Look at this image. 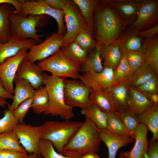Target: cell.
<instances>
[{"mask_svg": "<svg viewBox=\"0 0 158 158\" xmlns=\"http://www.w3.org/2000/svg\"><path fill=\"white\" fill-rule=\"evenodd\" d=\"M158 75L153 68L145 63L135 71L129 82L131 86L135 87Z\"/></svg>", "mask_w": 158, "mask_h": 158, "instance_id": "obj_33", "label": "cell"}, {"mask_svg": "<svg viewBox=\"0 0 158 158\" xmlns=\"http://www.w3.org/2000/svg\"><path fill=\"white\" fill-rule=\"evenodd\" d=\"M33 98L28 99L21 103L13 112L19 123H23V120L29 109L32 107Z\"/></svg>", "mask_w": 158, "mask_h": 158, "instance_id": "obj_43", "label": "cell"}, {"mask_svg": "<svg viewBox=\"0 0 158 158\" xmlns=\"http://www.w3.org/2000/svg\"><path fill=\"white\" fill-rule=\"evenodd\" d=\"M38 44L30 39H24L11 36L8 42H0V64L6 59L14 56L23 48L30 49L33 46Z\"/></svg>", "mask_w": 158, "mask_h": 158, "instance_id": "obj_19", "label": "cell"}, {"mask_svg": "<svg viewBox=\"0 0 158 158\" xmlns=\"http://www.w3.org/2000/svg\"><path fill=\"white\" fill-rule=\"evenodd\" d=\"M32 98V108L33 112L37 114L44 113L49 102L47 92L44 86L42 85L37 89Z\"/></svg>", "mask_w": 158, "mask_h": 158, "instance_id": "obj_38", "label": "cell"}, {"mask_svg": "<svg viewBox=\"0 0 158 158\" xmlns=\"http://www.w3.org/2000/svg\"><path fill=\"white\" fill-rule=\"evenodd\" d=\"M80 158H101L96 153H90L83 155Z\"/></svg>", "mask_w": 158, "mask_h": 158, "instance_id": "obj_52", "label": "cell"}, {"mask_svg": "<svg viewBox=\"0 0 158 158\" xmlns=\"http://www.w3.org/2000/svg\"><path fill=\"white\" fill-rule=\"evenodd\" d=\"M62 34L54 33L40 43L32 46L25 59L32 63L44 60L57 52L63 43Z\"/></svg>", "mask_w": 158, "mask_h": 158, "instance_id": "obj_10", "label": "cell"}, {"mask_svg": "<svg viewBox=\"0 0 158 158\" xmlns=\"http://www.w3.org/2000/svg\"><path fill=\"white\" fill-rule=\"evenodd\" d=\"M100 56L104 61L103 68L114 70L121 59L123 54L118 44L115 43L101 47Z\"/></svg>", "mask_w": 158, "mask_h": 158, "instance_id": "obj_22", "label": "cell"}, {"mask_svg": "<svg viewBox=\"0 0 158 158\" xmlns=\"http://www.w3.org/2000/svg\"><path fill=\"white\" fill-rule=\"evenodd\" d=\"M50 141L41 139L39 146L40 154L43 158H80L83 155L73 151L63 150V155L57 152Z\"/></svg>", "mask_w": 158, "mask_h": 158, "instance_id": "obj_27", "label": "cell"}, {"mask_svg": "<svg viewBox=\"0 0 158 158\" xmlns=\"http://www.w3.org/2000/svg\"><path fill=\"white\" fill-rule=\"evenodd\" d=\"M14 9V6L8 3L0 4V42L2 43L8 42L11 36L8 16Z\"/></svg>", "mask_w": 158, "mask_h": 158, "instance_id": "obj_29", "label": "cell"}, {"mask_svg": "<svg viewBox=\"0 0 158 158\" xmlns=\"http://www.w3.org/2000/svg\"><path fill=\"white\" fill-rule=\"evenodd\" d=\"M83 122L70 121H47L41 125V139L51 141L63 155L65 146L82 125Z\"/></svg>", "mask_w": 158, "mask_h": 158, "instance_id": "obj_4", "label": "cell"}, {"mask_svg": "<svg viewBox=\"0 0 158 158\" xmlns=\"http://www.w3.org/2000/svg\"><path fill=\"white\" fill-rule=\"evenodd\" d=\"M134 88L143 94L158 93V75Z\"/></svg>", "mask_w": 158, "mask_h": 158, "instance_id": "obj_44", "label": "cell"}, {"mask_svg": "<svg viewBox=\"0 0 158 158\" xmlns=\"http://www.w3.org/2000/svg\"><path fill=\"white\" fill-rule=\"evenodd\" d=\"M140 123L152 133L151 140H158V105L153 104L138 115Z\"/></svg>", "mask_w": 158, "mask_h": 158, "instance_id": "obj_26", "label": "cell"}, {"mask_svg": "<svg viewBox=\"0 0 158 158\" xmlns=\"http://www.w3.org/2000/svg\"><path fill=\"white\" fill-rule=\"evenodd\" d=\"M18 123L12 111L8 109L5 110L3 117L0 118V134L13 130Z\"/></svg>", "mask_w": 158, "mask_h": 158, "instance_id": "obj_41", "label": "cell"}, {"mask_svg": "<svg viewBox=\"0 0 158 158\" xmlns=\"http://www.w3.org/2000/svg\"><path fill=\"white\" fill-rule=\"evenodd\" d=\"M129 109L137 115L154 104L141 92L130 86L129 91Z\"/></svg>", "mask_w": 158, "mask_h": 158, "instance_id": "obj_24", "label": "cell"}, {"mask_svg": "<svg viewBox=\"0 0 158 158\" xmlns=\"http://www.w3.org/2000/svg\"><path fill=\"white\" fill-rule=\"evenodd\" d=\"M63 84L64 99L67 105L82 109L90 104V96L91 89L82 81L65 79L63 80Z\"/></svg>", "mask_w": 158, "mask_h": 158, "instance_id": "obj_8", "label": "cell"}, {"mask_svg": "<svg viewBox=\"0 0 158 158\" xmlns=\"http://www.w3.org/2000/svg\"><path fill=\"white\" fill-rule=\"evenodd\" d=\"M22 6L20 15L26 17L28 15L33 16L45 15L53 18L56 21L58 26L57 33L62 34L64 31L63 10L55 9L50 6L43 0H19Z\"/></svg>", "mask_w": 158, "mask_h": 158, "instance_id": "obj_9", "label": "cell"}, {"mask_svg": "<svg viewBox=\"0 0 158 158\" xmlns=\"http://www.w3.org/2000/svg\"><path fill=\"white\" fill-rule=\"evenodd\" d=\"M43 71L63 80L68 78H78L81 66L67 58L62 49L49 57L37 63Z\"/></svg>", "mask_w": 158, "mask_h": 158, "instance_id": "obj_6", "label": "cell"}, {"mask_svg": "<svg viewBox=\"0 0 158 158\" xmlns=\"http://www.w3.org/2000/svg\"><path fill=\"white\" fill-rule=\"evenodd\" d=\"M81 114L93 122L98 128H106L107 124L106 113L96 104H90L86 108L82 109Z\"/></svg>", "mask_w": 158, "mask_h": 158, "instance_id": "obj_31", "label": "cell"}, {"mask_svg": "<svg viewBox=\"0 0 158 158\" xmlns=\"http://www.w3.org/2000/svg\"><path fill=\"white\" fill-rule=\"evenodd\" d=\"M13 95L6 90L4 84L0 79V97L5 99H13Z\"/></svg>", "mask_w": 158, "mask_h": 158, "instance_id": "obj_50", "label": "cell"}, {"mask_svg": "<svg viewBox=\"0 0 158 158\" xmlns=\"http://www.w3.org/2000/svg\"><path fill=\"white\" fill-rule=\"evenodd\" d=\"M63 80L44 73L42 83L49 97L47 107L44 114L69 120L74 117V114L73 108L67 105L64 101Z\"/></svg>", "mask_w": 158, "mask_h": 158, "instance_id": "obj_2", "label": "cell"}, {"mask_svg": "<svg viewBox=\"0 0 158 158\" xmlns=\"http://www.w3.org/2000/svg\"><path fill=\"white\" fill-rule=\"evenodd\" d=\"M116 113L128 130L131 138L135 139V132L140 124L138 115L130 109Z\"/></svg>", "mask_w": 158, "mask_h": 158, "instance_id": "obj_39", "label": "cell"}, {"mask_svg": "<svg viewBox=\"0 0 158 158\" xmlns=\"http://www.w3.org/2000/svg\"><path fill=\"white\" fill-rule=\"evenodd\" d=\"M158 20V1L144 0L133 23L128 30L138 32L152 27Z\"/></svg>", "mask_w": 158, "mask_h": 158, "instance_id": "obj_12", "label": "cell"}, {"mask_svg": "<svg viewBox=\"0 0 158 158\" xmlns=\"http://www.w3.org/2000/svg\"><path fill=\"white\" fill-rule=\"evenodd\" d=\"M148 131L147 127L140 123L135 133L133 147L130 150L121 151L120 158H146L149 143L147 139Z\"/></svg>", "mask_w": 158, "mask_h": 158, "instance_id": "obj_16", "label": "cell"}, {"mask_svg": "<svg viewBox=\"0 0 158 158\" xmlns=\"http://www.w3.org/2000/svg\"><path fill=\"white\" fill-rule=\"evenodd\" d=\"M92 34L89 30L83 31L78 35L74 41L87 52L92 50L97 44L92 36Z\"/></svg>", "mask_w": 158, "mask_h": 158, "instance_id": "obj_40", "label": "cell"}, {"mask_svg": "<svg viewBox=\"0 0 158 158\" xmlns=\"http://www.w3.org/2000/svg\"><path fill=\"white\" fill-rule=\"evenodd\" d=\"M143 39L135 32L128 30L117 41L113 42L118 45L123 53L141 51Z\"/></svg>", "mask_w": 158, "mask_h": 158, "instance_id": "obj_23", "label": "cell"}, {"mask_svg": "<svg viewBox=\"0 0 158 158\" xmlns=\"http://www.w3.org/2000/svg\"><path fill=\"white\" fill-rule=\"evenodd\" d=\"M62 49L64 55L67 58L81 66L84 64L87 56V52L74 41L63 47Z\"/></svg>", "mask_w": 158, "mask_h": 158, "instance_id": "obj_34", "label": "cell"}, {"mask_svg": "<svg viewBox=\"0 0 158 158\" xmlns=\"http://www.w3.org/2000/svg\"><path fill=\"white\" fill-rule=\"evenodd\" d=\"M114 70L105 67L100 72H90L79 74L78 77L91 89L106 90L114 84Z\"/></svg>", "mask_w": 158, "mask_h": 158, "instance_id": "obj_14", "label": "cell"}, {"mask_svg": "<svg viewBox=\"0 0 158 158\" xmlns=\"http://www.w3.org/2000/svg\"><path fill=\"white\" fill-rule=\"evenodd\" d=\"M25 158H43L40 155L35 154H31L28 155Z\"/></svg>", "mask_w": 158, "mask_h": 158, "instance_id": "obj_53", "label": "cell"}, {"mask_svg": "<svg viewBox=\"0 0 158 158\" xmlns=\"http://www.w3.org/2000/svg\"><path fill=\"white\" fill-rule=\"evenodd\" d=\"M142 51L146 63L158 73V37L157 35L143 39Z\"/></svg>", "mask_w": 158, "mask_h": 158, "instance_id": "obj_25", "label": "cell"}, {"mask_svg": "<svg viewBox=\"0 0 158 158\" xmlns=\"http://www.w3.org/2000/svg\"><path fill=\"white\" fill-rule=\"evenodd\" d=\"M28 49H21L16 55L6 59L0 64V79L9 93L14 92L13 82L18 67L27 55Z\"/></svg>", "mask_w": 158, "mask_h": 158, "instance_id": "obj_13", "label": "cell"}, {"mask_svg": "<svg viewBox=\"0 0 158 158\" xmlns=\"http://www.w3.org/2000/svg\"><path fill=\"white\" fill-rule=\"evenodd\" d=\"M73 1L80 9L88 27L93 33V14L99 4L100 1L95 0H73Z\"/></svg>", "mask_w": 158, "mask_h": 158, "instance_id": "obj_30", "label": "cell"}, {"mask_svg": "<svg viewBox=\"0 0 158 158\" xmlns=\"http://www.w3.org/2000/svg\"><path fill=\"white\" fill-rule=\"evenodd\" d=\"M137 35L143 39L151 38L158 34V25L136 32Z\"/></svg>", "mask_w": 158, "mask_h": 158, "instance_id": "obj_46", "label": "cell"}, {"mask_svg": "<svg viewBox=\"0 0 158 158\" xmlns=\"http://www.w3.org/2000/svg\"><path fill=\"white\" fill-rule=\"evenodd\" d=\"M13 82L15 87L13 101L11 105H8V109L12 112L23 102L33 97L36 90L25 80L15 78Z\"/></svg>", "mask_w": 158, "mask_h": 158, "instance_id": "obj_21", "label": "cell"}, {"mask_svg": "<svg viewBox=\"0 0 158 158\" xmlns=\"http://www.w3.org/2000/svg\"><path fill=\"white\" fill-rule=\"evenodd\" d=\"M90 99V104H96L105 113L115 112L111 97L106 90L91 89Z\"/></svg>", "mask_w": 158, "mask_h": 158, "instance_id": "obj_28", "label": "cell"}, {"mask_svg": "<svg viewBox=\"0 0 158 158\" xmlns=\"http://www.w3.org/2000/svg\"><path fill=\"white\" fill-rule=\"evenodd\" d=\"M130 86L129 82H122L114 84L106 90L111 97L116 112L129 109L128 100Z\"/></svg>", "mask_w": 158, "mask_h": 158, "instance_id": "obj_20", "label": "cell"}, {"mask_svg": "<svg viewBox=\"0 0 158 158\" xmlns=\"http://www.w3.org/2000/svg\"><path fill=\"white\" fill-rule=\"evenodd\" d=\"M143 94L154 104L158 105V93Z\"/></svg>", "mask_w": 158, "mask_h": 158, "instance_id": "obj_51", "label": "cell"}, {"mask_svg": "<svg viewBox=\"0 0 158 158\" xmlns=\"http://www.w3.org/2000/svg\"><path fill=\"white\" fill-rule=\"evenodd\" d=\"M146 158H158L157 140H150L149 143L148 150Z\"/></svg>", "mask_w": 158, "mask_h": 158, "instance_id": "obj_47", "label": "cell"}, {"mask_svg": "<svg viewBox=\"0 0 158 158\" xmlns=\"http://www.w3.org/2000/svg\"><path fill=\"white\" fill-rule=\"evenodd\" d=\"M13 130L17 135L20 143L27 152L40 155L39 146L41 139V126H34L18 123Z\"/></svg>", "mask_w": 158, "mask_h": 158, "instance_id": "obj_11", "label": "cell"}, {"mask_svg": "<svg viewBox=\"0 0 158 158\" xmlns=\"http://www.w3.org/2000/svg\"><path fill=\"white\" fill-rule=\"evenodd\" d=\"M4 3H8L12 4L14 7L16 11L21 14L22 10V6L19 0H0V4Z\"/></svg>", "mask_w": 158, "mask_h": 158, "instance_id": "obj_48", "label": "cell"}, {"mask_svg": "<svg viewBox=\"0 0 158 158\" xmlns=\"http://www.w3.org/2000/svg\"><path fill=\"white\" fill-rule=\"evenodd\" d=\"M96 11L95 23L97 44L100 47L112 43L125 32L127 26L112 6L104 1Z\"/></svg>", "mask_w": 158, "mask_h": 158, "instance_id": "obj_1", "label": "cell"}, {"mask_svg": "<svg viewBox=\"0 0 158 158\" xmlns=\"http://www.w3.org/2000/svg\"><path fill=\"white\" fill-rule=\"evenodd\" d=\"M98 131L101 141L108 149V156L105 158H115L120 148L133 142V139L129 137L114 134L106 128H98Z\"/></svg>", "mask_w": 158, "mask_h": 158, "instance_id": "obj_18", "label": "cell"}, {"mask_svg": "<svg viewBox=\"0 0 158 158\" xmlns=\"http://www.w3.org/2000/svg\"><path fill=\"white\" fill-rule=\"evenodd\" d=\"M6 99L0 97V107H4L7 104Z\"/></svg>", "mask_w": 158, "mask_h": 158, "instance_id": "obj_54", "label": "cell"}, {"mask_svg": "<svg viewBox=\"0 0 158 158\" xmlns=\"http://www.w3.org/2000/svg\"><path fill=\"white\" fill-rule=\"evenodd\" d=\"M27 153L6 150H0V158H25Z\"/></svg>", "mask_w": 158, "mask_h": 158, "instance_id": "obj_45", "label": "cell"}, {"mask_svg": "<svg viewBox=\"0 0 158 158\" xmlns=\"http://www.w3.org/2000/svg\"><path fill=\"white\" fill-rule=\"evenodd\" d=\"M101 142L98 128L93 122L85 118L81 126L65 146L64 150L75 152L82 155L90 153H96L100 149Z\"/></svg>", "mask_w": 158, "mask_h": 158, "instance_id": "obj_3", "label": "cell"}, {"mask_svg": "<svg viewBox=\"0 0 158 158\" xmlns=\"http://www.w3.org/2000/svg\"><path fill=\"white\" fill-rule=\"evenodd\" d=\"M123 54L130 66L135 71L143 64L146 63L142 51L128 52Z\"/></svg>", "mask_w": 158, "mask_h": 158, "instance_id": "obj_42", "label": "cell"}, {"mask_svg": "<svg viewBox=\"0 0 158 158\" xmlns=\"http://www.w3.org/2000/svg\"><path fill=\"white\" fill-rule=\"evenodd\" d=\"M45 2L53 8L62 10L65 0H44Z\"/></svg>", "mask_w": 158, "mask_h": 158, "instance_id": "obj_49", "label": "cell"}, {"mask_svg": "<svg viewBox=\"0 0 158 158\" xmlns=\"http://www.w3.org/2000/svg\"><path fill=\"white\" fill-rule=\"evenodd\" d=\"M37 64L25 59L20 63L15 78L22 79L29 82L34 89L42 85L44 73Z\"/></svg>", "mask_w": 158, "mask_h": 158, "instance_id": "obj_17", "label": "cell"}, {"mask_svg": "<svg viewBox=\"0 0 158 158\" xmlns=\"http://www.w3.org/2000/svg\"><path fill=\"white\" fill-rule=\"evenodd\" d=\"M0 150L27 153L20 145L18 136L13 130L0 134Z\"/></svg>", "mask_w": 158, "mask_h": 158, "instance_id": "obj_35", "label": "cell"}, {"mask_svg": "<svg viewBox=\"0 0 158 158\" xmlns=\"http://www.w3.org/2000/svg\"><path fill=\"white\" fill-rule=\"evenodd\" d=\"M62 10L67 26V32L63 37L62 47L74 41L76 36L81 32L90 30L81 13L73 1L65 0Z\"/></svg>", "mask_w": 158, "mask_h": 158, "instance_id": "obj_7", "label": "cell"}, {"mask_svg": "<svg viewBox=\"0 0 158 158\" xmlns=\"http://www.w3.org/2000/svg\"><path fill=\"white\" fill-rule=\"evenodd\" d=\"M11 35L21 39H30L38 44L42 41L40 39L43 35L37 33V28L44 25L46 17L44 15L23 17L15 10L10 13L8 16Z\"/></svg>", "mask_w": 158, "mask_h": 158, "instance_id": "obj_5", "label": "cell"}, {"mask_svg": "<svg viewBox=\"0 0 158 158\" xmlns=\"http://www.w3.org/2000/svg\"><path fill=\"white\" fill-rule=\"evenodd\" d=\"M106 113L107 124L106 129L107 130L116 135L128 136L131 138L128 130L115 112Z\"/></svg>", "mask_w": 158, "mask_h": 158, "instance_id": "obj_36", "label": "cell"}, {"mask_svg": "<svg viewBox=\"0 0 158 158\" xmlns=\"http://www.w3.org/2000/svg\"><path fill=\"white\" fill-rule=\"evenodd\" d=\"M144 0H109L105 2L112 6L129 27L135 20Z\"/></svg>", "mask_w": 158, "mask_h": 158, "instance_id": "obj_15", "label": "cell"}, {"mask_svg": "<svg viewBox=\"0 0 158 158\" xmlns=\"http://www.w3.org/2000/svg\"><path fill=\"white\" fill-rule=\"evenodd\" d=\"M101 47L97 44L88 56L80 71L83 73L90 72H100L103 69L100 56Z\"/></svg>", "mask_w": 158, "mask_h": 158, "instance_id": "obj_32", "label": "cell"}, {"mask_svg": "<svg viewBox=\"0 0 158 158\" xmlns=\"http://www.w3.org/2000/svg\"><path fill=\"white\" fill-rule=\"evenodd\" d=\"M135 71L123 54L121 61L113 71L114 84L122 82H129Z\"/></svg>", "mask_w": 158, "mask_h": 158, "instance_id": "obj_37", "label": "cell"}]
</instances>
